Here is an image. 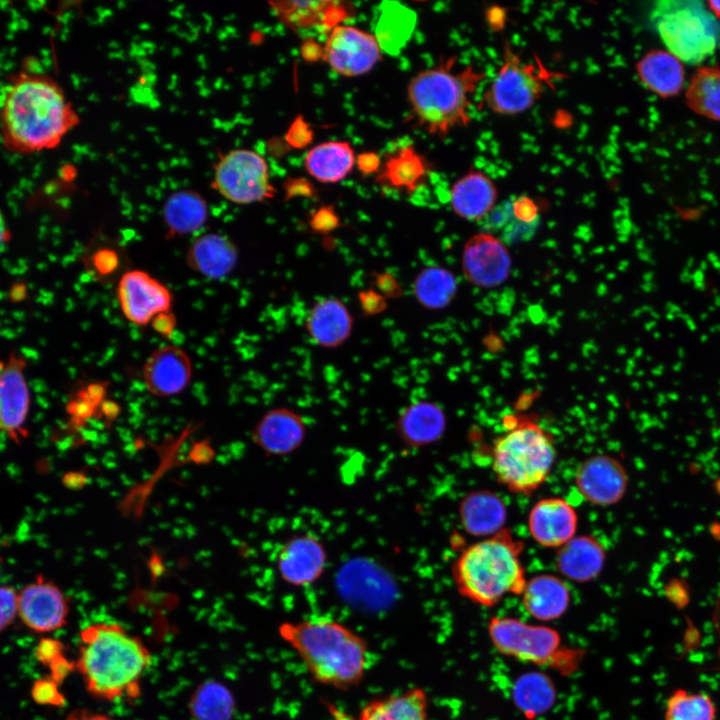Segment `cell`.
I'll list each match as a JSON object with an SVG mask.
<instances>
[{
    "instance_id": "43",
    "label": "cell",
    "mask_w": 720,
    "mask_h": 720,
    "mask_svg": "<svg viewBox=\"0 0 720 720\" xmlns=\"http://www.w3.org/2000/svg\"><path fill=\"white\" fill-rule=\"evenodd\" d=\"M339 225L338 218L332 209L325 207L314 213L310 219V226L317 232H330Z\"/></svg>"
},
{
    "instance_id": "35",
    "label": "cell",
    "mask_w": 720,
    "mask_h": 720,
    "mask_svg": "<svg viewBox=\"0 0 720 720\" xmlns=\"http://www.w3.org/2000/svg\"><path fill=\"white\" fill-rule=\"evenodd\" d=\"M456 291V277L451 271L440 266L423 268L413 283L417 302L430 310L446 307L454 299Z\"/></svg>"
},
{
    "instance_id": "19",
    "label": "cell",
    "mask_w": 720,
    "mask_h": 720,
    "mask_svg": "<svg viewBox=\"0 0 720 720\" xmlns=\"http://www.w3.org/2000/svg\"><path fill=\"white\" fill-rule=\"evenodd\" d=\"M332 720H430L428 697L420 687L398 694L373 699L357 715H352L332 703H326Z\"/></svg>"
},
{
    "instance_id": "7",
    "label": "cell",
    "mask_w": 720,
    "mask_h": 720,
    "mask_svg": "<svg viewBox=\"0 0 720 720\" xmlns=\"http://www.w3.org/2000/svg\"><path fill=\"white\" fill-rule=\"evenodd\" d=\"M650 21L666 50L684 64L700 66L720 45V21L703 1H657Z\"/></svg>"
},
{
    "instance_id": "27",
    "label": "cell",
    "mask_w": 720,
    "mask_h": 720,
    "mask_svg": "<svg viewBox=\"0 0 720 720\" xmlns=\"http://www.w3.org/2000/svg\"><path fill=\"white\" fill-rule=\"evenodd\" d=\"M606 560L602 544L592 536H574L559 548L556 565L561 575L578 582H589L601 573Z\"/></svg>"
},
{
    "instance_id": "55",
    "label": "cell",
    "mask_w": 720,
    "mask_h": 720,
    "mask_svg": "<svg viewBox=\"0 0 720 720\" xmlns=\"http://www.w3.org/2000/svg\"><path fill=\"white\" fill-rule=\"evenodd\" d=\"M715 618L717 620V623L720 627V593L716 601V607H715Z\"/></svg>"
},
{
    "instance_id": "50",
    "label": "cell",
    "mask_w": 720,
    "mask_h": 720,
    "mask_svg": "<svg viewBox=\"0 0 720 720\" xmlns=\"http://www.w3.org/2000/svg\"><path fill=\"white\" fill-rule=\"evenodd\" d=\"M153 327L162 335H168L172 332L175 319L170 312L158 315L152 322Z\"/></svg>"
},
{
    "instance_id": "8",
    "label": "cell",
    "mask_w": 720,
    "mask_h": 720,
    "mask_svg": "<svg viewBox=\"0 0 720 720\" xmlns=\"http://www.w3.org/2000/svg\"><path fill=\"white\" fill-rule=\"evenodd\" d=\"M559 74L524 62L509 42L503 46V63L483 94L482 104L498 115H516L530 109L541 97L545 84Z\"/></svg>"
},
{
    "instance_id": "23",
    "label": "cell",
    "mask_w": 720,
    "mask_h": 720,
    "mask_svg": "<svg viewBox=\"0 0 720 720\" xmlns=\"http://www.w3.org/2000/svg\"><path fill=\"white\" fill-rule=\"evenodd\" d=\"M498 189L493 180L482 171L470 170L450 189V204L459 217L480 220L494 208Z\"/></svg>"
},
{
    "instance_id": "3",
    "label": "cell",
    "mask_w": 720,
    "mask_h": 720,
    "mask_svg": "<svg viewBox=\"0 0 720 720\" xmlns=\"http://www.w3.org/2000/svg\"><path fill=\"white\" fill-rule=\"evenodd\" d=\"M281 638L297 653L312 679L339 690L357 686L369 664L366 640L329 618L285 622Z\"/></svg>"
},
{
    "instance_id": "51",
    "label": "cell",
    "mask_w": 720,
    "mask_h": 720,
    "mask_svg": "<svg viewBox=\"0 0 720 720\" xmlns=\"http://www.w3.org/2000/svg\"><path fill=\"white\" fill-rule=\"evenodd\" d=\"M66 720H113V719L102 713H98V712H94V711H90V710H86V709H77V710L72 711L67 716Z\"/></svg>"
},
{
    "instance_id": "44",
    "label": "cell",
    "mask_w": 720,
    "mask_h": 720,
    "mask_svg": "<svg viewBox=\"0 0 720 720\" xmlns=\"http://www.w3.org/2000/svg\"><path fill=\"white\" fill-rule=\"evenodd\" d=\"M386 298L374 290L362 291L359 302L363 312L367 315L378 314L386 308Z\"/></svg>"
},
{
    "instance_id": "26",
    "label": "cell",
    "mask_w": 720,
    "mask_h": 720,
    "mask_svg": "<svg viewBox=\"0 0 720 720\" xmlns=\"http://www.w3.org/2000/svg\"><path fill=\"white\" fill-rule=\"evenodd\" d=\"M521 596L526 612L545 622L563 616L570 604L568 586L552 574L535 575L527 580Z\"/></svg>"
},
{
    "instance_id": "54",
    "label": "cell",
    "mask_w": 720,
    "mask_h": 720,
    "mask_svg": "<svg viewBox=\"0 0 720 720\" xmlns=\"http://www.w3.org/2000/svg\"><path fill=\"white\" fill-rule=\"evenodd\" d=\"M705 3L710 12L720 21V1L710 0Z\"/></svg>"
},
{
    "instance_id": "18",
    "label": "cell",
    "mask_w": 720,
    "mask_h": 720,
    "mask_svg": "<svg viewBox=\"0 0 720 720\" xmlns=\"http://www.w3.org/2000/svg\"><path fill=\"white\" fill-rule=\"evenodd\" d=\"M527 523L536 543L547 548H560L575 536L578 516L565 499L550 497L534 504Z\"/></svg>"
},
{
    "instance_id": "16",
    "label": "cell",
    "mask_w": 720,
    "mask_h": 720,
    "mask_svg": "<svg viewBox=\"0 0 720 720\" xmlns=\"http://www.w3.org/2000/svg\"><path fill=\"white\" fill-rule=\"evenodd\" d=\"M462 269L473 285L493 288L508 278L511 270L510 254L498 238L488 233H479L464 245Z\"/></svg>"
},
{
    "instance_id": "25",
    "label": "cell",
    "mask_w": 720,
    "mask_h": 720,
    "mask_svg": "<svg viewBox=\"0 0 720 720\" xmlns=\"http://www.w3.org/2000/svg\"><path fill=\"white\" fill-rule=\"evenodd\" d=\"M305 327L316 344L335 348L350 337L353 317L339 299L324 298L316 302L308 312Z\"/></svg>"
},
{
    "instance_id": "9",
    "label": "cell",
    "mask_w": 720,
    "mask_h": 720,
    "mask_svg": "<svg viewBox=\"0 0 720 720\" xmlns=\"http://www.w3.org/2000/svg\"><path fill=\"white\" fill-rule=\"evenodd\" d=\"M211 185L226 200L242 205L263 202L276 194L266 159L250 149H234L223 155L215 166Z\"/></svg>"
},
{
    "instance_id": "15",
    "label": "cell",
    "mask_w": 720,
    "mask_h": 720,
    "mask_svg": "<svg viewBox=\"0 0 720 720\" xmlns=\"http://www.w3.org/2000/svg\"><path fill=\"white\" fill-rule=\"evenodd\" d=\"M25 364V358L19 354H11L0 362V434L13 440L26 433L24 425L30 408Z\"/></svg>"
},
{
    "instance_id": "17",
    "label": "cell",
    "mask_w": 720,
    "mask_h": 720,
    "mask_svg": "<svg viewBox=\"0 0 720 720\" xmlns=\"http://www.w3.org/2000/svg\"><path fill=\"white\" fill-rule=\"evenodd\" d=\"M142 376L151 394L159 397L177 395L191 382V359L187 352L178 346L160 347L146 359Z\"/></svg>"
},
{
    "instance_id": "21",
    "label": "cell",
    "mask_w": 720,
    "mask_h": 720,
    "mask_svg": "<svg viewBox=\"0 0 720 720\" xmlns=\"http://www.w3.org/2000/svg\"><path fill=\"white\" fill-rule=\"evenodd\" d=\"M238 249L228 236L206 233L188 247L185 261L194 272L213 280L227 277L238 262Z\"/></svg>"
},
{
    "instance_id": "52",
    "label": "cell",
    "mask_w": 720,
    "mask_h": 720,
    "mask_svg": "<svg viewBox=\"0 0 720 720\" xmlns=\"http://www.w3.org/2000/svg\"><path fill=\"white\" fill-rule=\"evenodd\" d=\"M356 161L358 162L360 169L366 173L375 171L378 169L380 164V160L373 153L362 154Z\"/></svg>"
},
{
    "instance_id": "13",
    "label": "cell",
    "mask_w": 720,
    "mask_h": 720,
    "mask_svg": "<svg viewBox=\"0 0 720 720\" xmlns=\"http://www.w3.org/2000/svg\"><path fill=\"white\" fill-rule=\"evenodd\" d=\"M69 602L58 585L42 576L18 591L17 616L36 633L62 628L69 615Z\"/></svg>"
},
{
    "instance_id": "41",
    "label": "cell",
    "mask_w": 720,
    "mask_h": 720,
    "mask_svg": "<svg viewBox=\"0 0 720 720\" xmlns=\"http://www.w3.org/2000/svg\"><path fill=\"white\" fill-rule=\"evenodd\" d=\"M34 654L42 665L48 667L64 655V644L58 639L42 638L35 647Z\"/></svg>"
},
{
    "instance_id": "22",
    "label": "cell",
    "mask_w": 720,
    "mask_h": 720,
    "mask_svg": "<svg viewBox=\"0 0 720 720\" xmlns=\"http://www.w3.org/2000/svg\"><path fill=\"white\" fill-rule=\"evenodd\" d=\"M325 561V551L319 541L312 536H297L282 547L278 569L287 583L305 586L320 576Z\"/></svg>"
},
{
    "instance_id": "14",
    "label": "cell",
    "mask_w": 720,
    "mask_h": 720,
    "mask_svg": "<svg viewBox=\"0 0 720 720\" xmlns=\"http://www.w3.org/2000/svg\"><path fill=\"white\" fill-rule=\"evenodd\" d=\"M575 484L588 502L597 506H610L618 503L625 495L628 475L617 458L596 454L580 464Z\"/></svg>"
},
{
    "instance_id": "42",
    "label": "cell",
    "mask_w": 720,
    "mask_h": 720,
    "mask_svg": "<svg viewBox=\"0 0 720 720\" xmlns=\"http://www.w3.org/2000/svg\"><path fill=\"white\" fill-rule=\"evenodd\" d=\"M512 215L521 224H534L538 217V209L535 202L526 197L521 196L512 202Z\"/></svg>"
},
{
    "instance_id": "30",
    "label": "cell",
    "mask_w": 720,
    "mask_h": 720,
    "mask_svg": "<svg viewBox=\"0 0 720 720\" xmlns=\"http://www.w3.org/2000/svg\"><path fill=\"white\" fill-rule=\"evenodd\" d=\"M356 163L355 152L346 141H327L314 146L304 158V167L315 180L333 184L344 179Z\"/></svg>"
},
{
    "instance_id": "38",
    "label": "cell",
    "mask_w": 720,
    "mask_h": 720,
    "mask_svg": "<svg viewBox=\"0 0 720 720\" xmlns=\"http://www.w3.org/2000/svg\"><path fill=\"white\" fill-rule=\"evenodd\" d=\"M665 720H715L716 707L706 693L676 689L665 707Z\"/></svg>"
},
{
    "instance_id": "1",
    "label": "cell",
    "mask_w": 720,
    "mask_h": 720,
    "mask_svg": "<svg viewBox=\"0 0 720 720\" xmlns=\"http://www.w3.org/2000/svg\"><path fill=\"white\" fill-rule=\"evenodd\" d=\"M79 122L49 75L22 70L9 81L0 105V136L8 151L29 155L54 149Z\"/></svg>"
},
{
    "instance_id": "40",
    "label": "cell",
    "mask_w": 720,
    "mask_h": 720,
    "mask_svg": "<svg viewBox=\"0 0 720 720\" xmlns=\"http://www.w3.org/2000/svg\"><path fill=\"white\" fill-rule=\"evenodd\" d=\"M18 592L10 586L0 585V632L17 617Z\"/></svg>"
},
{
    "instance_id": "32",
    "label": "cell",
    "mask_w": 720,
    "mask_h": 720,
    "mask_svg": "<svg viewBox=\"0 0 720 720\" xmlns=\"http://www.w3.org/2000/svg\"><path fill=\"white\" fill-rule=\"evenodd\" d=\"M163 220L167 237L185 236L198 231L209 215L206 200L192 190L175 191L163 206Z\"/></svg>"
},
{
    "instance_id": "5",
    "label": "cell",
    "mask_w": 720,
    "mask_h": 720,
    "mask_svg": "<svg viewBox=\"0 0 720 720\" xmlns=\"http://www.w3.org/2000/svg\"><path fill=\"white\" fill-rule=\"evenodd\" d=\"M522 550L523 543L506 528L465 548L453 567L459 593L482 606L521 595L527 581Z\"/></svg>"
},
{
    "instance_id": "10",
    "label": "cell",
    "mask_w": 720,
    "mask_h": 720,
    "mask_svg": "<svg viewBox=\"0 0 720 720\" xmlns=\"http://www.w3.org/2000/svg\"><path fill=\"white\" fill-rule=\"evenodd\" d=\"M488 635L499 653L533 664L549 662L561 644L557 630L513 617L492 618Z\"/></svg>"
},
{
    "instance_id": "12",
    "label": "cell",
    "mask_w": 720,
    "mask_h": 720,
    "mask_svg": "<svg viewBox=\"0 0 720 720\" xmlns=\"http://www.w3.org/2000/svg\"><path fill=\"white\" fill-rule=\"evenodd\" d=\"M116 296L125 318L144 326L172 307V294L167 286L144 270L126 271L118 281Z\"/></svg>"
},
{
    "instance_id": "53",
    "label": "cell",
    "mask_w": 720,
    "mask_h": 720,
    "mask_svg": "<svg viewBox=\"0 0 720 720\" xmlns=\"http://www.w3.org/2000/svg\"><path fill=\"white\" fill-rule=\"evenodd\" d=\"M8 240H9V230L7 227V222H6L5 216L0 208V253L5 248Z\"/></svg>"
},
{
    "instance_id": "6",
    "label": "cell",
    "mask_w": 720,
    "mask_h": 720,
    "mask_svg": "<svg viewBox=\"0 0 720 720\" xmlns=\"http://www.w3.org/2000/svg\"><path fill=\"white\" fill-rule=\"evenodd\" d=\"M556 459L549 432L529 419L512 420L492 446V469L509 491L530 494L548 478Z\"/></svg>"
},
{
    "instance_id": "31",
    "label": "cell",
    "mask_w": 720,
    "mask_h": 720,
    "mask_svg": "<svg viewBox=\"0 0 720 720\" xmlns=\"http://www.w3.org/2000/svg\"><path fill=\"white\" fill-rule=\"evenodd\" d=\"M428 163L412 145L401 147L384 161L377 176L380 185L413 193L425 181Z\"/></svg>"
},
{
    "instance_id": "36",
    "label": "cell",
    "mask_w": 720,
    "mask_h": 720,
    "mask_svg": "<svg viewBox=\"0 0 720 720\" xmlns=\"http://www.w3.org/2000/svg\"><path fill=\"white\" fill-rule=\"evenodd\" d=\"M400 430L414 442L437 439L445 427V416L435 404L422 401L410 405L401 415Z\"/></svg>"
},
{
    "instance_id": "37",
    "label": "cell",
    "mask_w": 720,
    "mask_h": 720,
    "mask_svg": "<svg viewBox=\"0 0 720 720\" xmlns=\"http://www.w3.org/2000/svg\"><path fill=\"white\" fill-rule=\"evenodd\" d=\"M190 706L197 720H231L234 700L222 684L206 681L193 694Z\"/></svg>"
},
{
    "instance_id": "48",
    "label": "cell",
    "mask_w": 720,
    "mask_h": 720,
    "mask_svg": "<svg viewBox=\"0 0 720 720\" xmlns=\"http://www.w3.org/2000/svg\"><path fill=\"white\" fill-rule=\"evenodd\" d=\"M117 261V256L113 251L104 249L97 253L95 265L100 272L106 274L116 268Z\"/></svg>"
},
{
    "instance_id": "20",
    "label": "cell",
    "mask_w": 720,
    "mask_h": 720,
    "mask_svg": "<svg viewBox=\"0 0 720 720\" xmlns=\"http://www.w3.org/2000/svg\"><path fill=\"white\" fill-rule=\"evenodd\" d=\"M275 16L290 29L331 31L351 15L352 8L340 1H271Z\"/></svg>"
},
{
    "instance_id": "28",
    "label": "cell",
    "mask_w": 720,
    "mask_h": 720,
    "mask_svg": "<svg viewBox=\"0 0 720 720\" xmlns=\"http://www.w3.org/2000/svg\"><path fill=\"white\" fill-rule=\"evenodd\" d=\"M464 529L473 536L488 538L504 529L507 509L502 499L487 490L468 494L460 505Z\"/></svg>"
},
{
    "instance_id": "47",
    "label": "cell",
    "mask_w": 720,
    "mask_h": 720,
    "mask_svg": "<svg viewBox=\"0 0 720 720\" xmlns=\"http://www.w3.org/2000/svg\"><path fill=\"white\" fill-rule=\"evenodd\" d=\"M376 286L380 291L379 293L385 298L400 295V286L394 277L388 273H382L376 276Z\"/></svg>"
},
{
    "instance_id": "45",
    "label": "cell",
    "mask_w": 720,
    "mask_h": 720,
    "mask_svg": "<svg viewBox=\"0 0 720 720\" xmlns=\"http://www.w3.org/2000/svg\"><path fill=\"white\" fill-rule=\"evenodd\" d=\"M49 677L59 685L75 669V663L69 661L64 655L52 662L48 667Z\"/></svg>"
},
{
    "instance_id": "11",
    "label": "cell",
    "mask_w": 720,
    "mask_h": 720,
    "mask_svg": "<svg viewBox=\"0 0 720 720\" xmlns=\"http://www.w3.org/2000/svg\"><path fill=\"white\" fill-rule=\"evenodd\" d=\"M322 57L335 73L357 77L371 71L380 61L381 46L371 33L338 25L329 32Z\"/></svg>"
},
{
    "instance_id": "34",
    "label": "cell",
    "mask_w": 720,
    "mask_h": 720,
    "mask_svg": "<svg viewBox=\"0 0 720 720\" xmlns=\"http://www.w3.org/2000/svg\"><path fill=\"white\" fill-rule=\"evenodd\" d=\"M512 698L516 707L527 717H535L547 712L556 699V689L552 680L538 671L520 675L512 688Z\"/></svg>"
},
{
    "instance_id": "49",
    "label": "cell",
    "mask_w": 720,
    "mask_h": 720,
    "mask_svg": "<svg viewBox=\"0 0 720 720\" xmlns=\"http://www.w3.org/2000/svg\"><path fill=\"white\" fill-rule=\"evenodd\" d=\"M486 19L491 29L500 30L505 24V10L502 7H491L487 10Z\"/></svg>"
},
{
    "instance_id": "4",
    "label": "cell",
    "mask_w": 720,
    "mask_h": 720,
    "mask_svg": "<svg viewBox=\"0 0 720 720\" xmlns=\"http://www.w3.org/2000/svg\"><path fill=\"white\" fill-rule=\"evenodd\" d=\"M456 60L453 55L418 72L407 86L411 117L424 131L439 138L469 125L470 97L486 77L474 66L454 71Z\"/></svg>"
},
{
    "instance_id": "39",
    "label": "cell",
    "mask_w": 720,
    "mask_h": 720,
    "mask_svg": "<svg viewBox=\"0 0 720 720\" xmlns=\"http://www.w3.org/2000/svg\"><path fill=\"white\" fill-rule=\"evenodd\" d=\"M32 699L40 705L62 706L64 695L59 690V684L49 676L36 680L31 688Z\"/></svg>"
},
{
    "instance_id": "29",
    "label": "cell",
    "mask_w": 720,
    "mask_h": 720,
    "mask_svg": "<svg viewBox=\"0 0 720 720\" xmlns=\"http://www.w3.org/2000/svg\"><path fill=\"white\" fill-rule=\"evenodd\" d=\"M303 423L294 412L278 408L267 412L257 423L253 435L265 451L283 454L296 447L302 439Z\"/></svg>"
},
{
    "instance_id": "24",
    "label": "cell",
    "mask_w": 720,
    "mask_h": 720,
    "mask_svg": "<svg viewBox=\"0 0 720 720\" xmlns=\"http://www.w3.org/2000/svg\"><path fill=\"white\" fill-rule=\"evenodd\" d=\"M635 68L643 86L660 98L677 96L684 88V63L667 50L648 51Z\"/></svg>"
},
{
    "instance_id": "46",
    "label": "cell",
    "mask_w": 720,
    "mask_h": 720,
    "mask_svg": "<svg viewBox=\"0 0 720 720\" xmlns=\"http://www.w3.org/2000/svg\"><path fill=\"white\" fill-rule=\"evenodd\" d=\"M311 132L304 121L296 120L289 128L287 140L293 146H303L311 138Z\"/></svg>"
},
{
    "instance_id": "33",
    "label": "cell",
    "mask_w": 720,
    "mask_h": 720,
    "mask_svg": "<svg viewBox=\"0 0 720 720\" xmlns=\"http://www.w3.org/2000/svg\"><path fill=\"white\" fill-rule=\"evenodd\" d=\"M685 102L695 114L720 122V66H698L685 89Z\"/></svg>"
},
{
    "instance_id": "2",
    "label": "cell",
    "mask_w": 720,
    "mask_h": 720,
    "mask_svg": "<svg viewBox=\"0 0 720 720\" xmlns=\"http://www.w3.org/2000/svg\"><path fill=\"white\" fill-rule=\"evenodd\" d=\"M151 663L146 645L116 623L91 624L80 632L75 669L97 699L136 698Z\"/></svg>"
}]
</instances>
